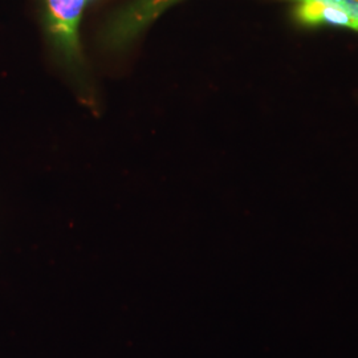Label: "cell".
I'll use <instances>...</instances> for the list:
<instances>
[{
    "instance_id": "1",
    "label": "cell",
    "mask_w": 358,
    "mask_h": 358,
    "mask_svg": "<svg viewBox=\"0 0 358 358\" xmlns=\"http://www.w3.org/2000/svg\"><path fill=\"white\" fill-rule=\"evenodd\" d=\"M88 0H44V22L48 40L59 60L78 73L83 69L78 27Z\"/></svg>"
},
{
    "instance_id": "3",
    "label": "cell",
    "mask_w": 358,
    "mask_h": 358,
    "mask_svg": "<svg viewBox=\"0 0 358 358\" xmlns=\"http://www.w3.org/2000/svg\"><path fill=\"white\" fill-rule=\"evenodd\" d=\"M294 23L306 28H343L358 32V19L343 7L324 0H300L291 11Z\"/></svg>"
},
{
    "instance_id": "2",
    "label": "cell",
    "mask_w": 358,
    "mask_h": 358,
    "mask_svg": "<svg viewBox=\"0 0 358 358\" xmlns=\"http://www.w3.org/2000/svg\"><path fill=\"white\" fill-rule=\"evenodd\" d=\"M178 1L180 0H131L118 10L103 27L101 34L103 48L109 51L127 48L161 13Z\"/></svg>"
},
{
    "instance_id": "4",
    "label": "cell",
    "mask_w": 358,
    "mask_h": 358,
    "mask_svg": "<svg viewBox=\"0 0 358 358\" xmlns=\"http://www.w3.org/2000/svg\"><path fill=\"white\" fill-rule=\"evenodd\" d=\"M287 1L297 3L300 0H287ZM324 1H329V3L343 7L348 13H352L355 17L358 19V0H324Z\"/></svg>"
}]
</instances>
